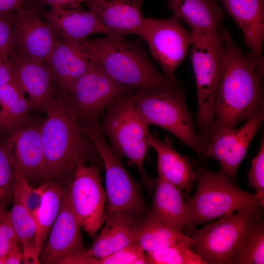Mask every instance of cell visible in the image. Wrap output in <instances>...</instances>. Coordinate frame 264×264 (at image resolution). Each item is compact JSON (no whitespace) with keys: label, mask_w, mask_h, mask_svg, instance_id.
Returning a JSON list of instances; mask_svg holds the SVG:
<instances>
[{"label":"cell","mask_w":264,"mask_h":264,"mask_svg":"<svg viewBox=\"0 0 264 264\" xmlns=\"http://www.w3.org/2000/svg\"><path fill=\"white\" fill-rule=\"evenodd\" d=\"M44 111L46 117L41 129L44 159L42 183L58 181L67 185L79 163L103 164L93 142L81 130L64 90L57 86Z\"/></svg>","instance_id":"cell-1"},{"label":"cell","mask_w":264,"mask_h":264,"mask_svg":"<svg viewBox=\"0 0 264 264\" xmlns=\"http://www.w3.org/2000/svg\"><path fill=\"white\" fill-rule=\"evenodd\" d=\"M223 39L224 58L214 102L212 133L222 129L236 128L238 123L264 109V79L258 74L254 61L236 44L225 29Z\"/></svg>","instance_id":"cell-2"},{"label":"cell","mask_w":264,"mask_h":264,"mask_svg":"<svg viewBox=\"0 0 264 264\" xmlns=\"http://www.w3.org/2000/svg\"><path fill=\"white\" fill-rule=\"evenodd\" d=\"M81 41L94 54L106 72L123 86L152 91L168 90L180 86L169 81L157 70L139 42L115 35Z\"/></svg>","instance_id":"cell-3"},{"label":"cell","mask_w":264,"mask_h":264,"mask_svg":"<svg viewBox=\"0 0 264 264\" xmlns=\"http://www.w3.org/2000/svg\"><path fill=\"white\" fill-rule=\"evenodd\" d=\"M133 93L123 96L111 104L102 116V134L109 139L112 149L135 166L148 192L155 186L156 177L151 178L144 166L150 146L148 125L139 113Z\"/></svg>","instance_id":"cell-4"},{"label":"cell","mask_w":264,"mask_h":264,"mask_svg":"<svg viewBox=\"0 0 264 264\" xmlns=\"http://www.w3.org/2000/svg\"><path fill=\"white\" fill-rule=\"evenodd\" d=\"M197 187L186 202L187 228L195 229L242 209L260 204L256 194L242 191L233 183L195 163Z\"/></svg>","instance_id":"cell-5"},{"label":"cell","mask_w":264,"mask_h":264,"mask_svg":"<svg viewBox=\"0 0 264 264\" xmlns=\"http://www.w3.org/2000/svg\"><path fill=\"white\" fill-rule=\"evenodd\" d=\"M136 90L115 81L98 62L66 93L81 130L91 140L101 133L100 119L106 110L119 98Z\"/></svg>","instance_id":"cell-6"},{"label":"cell","mask_w":264,"mask_h":264,"mask_svg":"<svg viewBox=\"0 0 264 264\" xmlns=\"http://www.w3.org/2000/svg\"><path fill=\"white\" fill-rule=\"evenodd\" d=\"M134 97L145 122L167 131L197 154L203 156L204 145L195 130L185 100V89L180 85L172 89L152 91L137 90Z\"/></svg>","instance_id":"cell-7"},{"label":"cell","mask_w":264,"mask_h":264,"mask_svg":"<svg viewBox=\"0 0 264 264\" xmlns=\"http://www.w3.org/2000/svg\"><path fill=\"white\" fill-rule=\"evenodd\" d=\"M193 35L191 59L197 88L198 132L205 146L213 131L214 102L222 69L224 44L223 34Z\"/></svg>","instance_id":"cell-8"},{"label":"cell","mask_w":264,"mask_h":264,"mask_svg":"<svg viewBox=\"0 0 264 264\" xmlns=\"http://www.w3.org/2000/svg\"><path fill=\"white\" fill-rule=\"evenodd\" d=\"M105 170L106 218L117 217L137 224L149 212L140 185L131 176L121 157L100 133L92 139Z\"/></svg>","instance_id":"cell-9"},{"label":"cell","mask_w":264,"mask_h":264,"mask_svg":"<svg viewBox=\"0 0 264 264\" xmlns=\"http://www.w3.org/2000/svg\"><path fill=\"white\" fill-rule=\"evenodd\" d=\"M260 204L249 207L208 222L196 229L191 246L207 264H228L246 230L263 212Z\"/></svg>","instance_id":"cell-10"},{"label":"cell","mask_w":264,"mask_h":264,"mask_svg":"<svg viewBox=\"0 0 264 264\" xmlns=\"http://www.w3.org/2000/svg\"><path fill=\"white\" fill-rule=\"evenodd\" d=\"M135 34L147 42L165 77L173 83H179L175 71L191 47L193 40L191 32L172 16L167 19L145 18Z\"/></svg>","instance_id":"cell-11"},{"label":"cell","mask_w":264,"mask_h":264,"mask_svg":"<svg viewBox=\"0 0 264 264\" xmlns=\"http://www.w3.org/2000/svg\"><path fill=\"white\" fill-rule=\"evenodd\" d=\"M102 165L79 163L67 184L73 210L81 227L91 237L106 220V193L100 176Z\"/></svg>","instance_id":"cell-12"},{"label":"cell","mask_w":264,"mask_h":264,"mask_svg":"<svg viewBox=\"0 0 264 264\" xmlns=\"http://www.w3.org/2000/svg\"><path fill=\"white\" fill-rule=\"evenodd\" d=\"M264 119V109L255 112L239 129L226 128L214 132L205 146L203 157L219 161L217 173L232 183L235 182L239 166Z\"/></svg>","instance_id":"cell-13"},{"label":"cell","mask_w":264,"mask_h":264,"mask_svg":"<svg viewBox=\"0 0 264 264\" xmlns=\"http://www.w3.org/2000/svg\"><path fill=\"white\" fill-rule=\"evenodd\" d=\"M42 122H32L0 133L14 169L22 174L33 187L42 183L44 159L41 136Z\"/></svg>","instance_id":"cell-14"},{"label":"cell","mask_w":264,"mask_h":264,"mask_svg":"<svg viewBox=\"0 0 264 264\" xmlns=\"http://www.w3.org/2000/svg\"><path fill=\"white\" fill-rule=\"evenodd\" d=\"M37 7L25 6L11 13L13 51L20 57L46 64L58 38L39 16Z\"/></svg>","instance_id":"cell-15"},{"label":"cell","mask_w":264,"mask_h":264,"mask_svg":"<svg viewBox=\"0 0 264 264\" xmlns=\"http://www.w3.org/2000/svg\"><path fill=\"white\" fill-rule=\"evenodd\" d=\"M81 228L71 207L66 185L59 213L39 254L40 264H63L85 250Z\"/></svg>","instance_id":"cell-16"},{"label":"cell","mask_w":264,"mask_h":264,"mask_svg":"<svg viewBox=\"0 0 264 264\" xmlns=\"http://www.w3.org/2000/svg\"><path fill=\"white\" fill-rule=\"evenodd\" d=\"M98 62L94 54L81 40L58 39L46 64L56 85L67 92Z\"/></svg>","instance_id":"cell-17"},{"label":"cell","mask_w":264,"mask_h":264,"mask_svg":"<svg viewBox=\"0 0 264 264\" xmlns=\"http://www.w3.org/2000/svg\"><path fill=\"white\" fill-rule=\"evenodd\" d=\"M241 29L248 53L264 78V0H220Z\"/></svg>","instance_id":"cell-18"},{"label":"cell","mask_w":264,"mask_h":264,"mask_svg":"<svg viewBox=\"0 0 264 264\" xmlns=\"http://www.w3.org/2000/svg\"><path fill=\"white\" fill-rule=\"evenodd\" d=\"M9 58L13 64L15 80L28 94L32 110H44L57 88L48 66L22 58L13 51Z\"/></svg>","instance_id":"cell-19"},{"label":"cell","mask_w":264,"mask_h":264,"mask_svg":"<svg viewBox=\"0 0 264 264\" xmlns=\"http://www.w3.org/2000/svg\"><path fill=\"white\" fill-rule=\"evenodd\" d=\"M37 12L56 35L62 39L81 41L95 33L112 35L90 10L85 11L80 7H51L45 11L38 9Z\"/></svg>","instance_id":"cell-20"},{"label":"cell","mask_w":264,"mask_h":264,"mask_svg":"<svg viewBox=\"0 0 264 264\" xmlns=\"http://www.w3.org/2000/svg\"><path fill=\"white\" fill-rule=\"evenodd\" d=\"M14 170L15 182L12 206L9 213L22 250V264H40L35 253L36 224L27 198L28 190L31 186L21 173L16 169Z\"/></svg>","instance_id":"cell-21"},{"label":"cell","mask_w":264,"mask_h":264,"mask_svg":"<svg viewBox=\"0 0 264 264\" xmlns=\"http://www.w3.org/2000/svg\"><path fill=\"white\" fill-rule=\"evenodd\" d=\"M172 17L185 22L192 34L221 36L223 11L214 0H166Z\"/></svg>","instance_id":"cell-22"},{"label":"cell","mask_w":264,"mask_h":264,"mask_svg":"<svg viewBox=\"0 0 264 264\" xmlns=\"http://www.w3.org/2000/svg\"><path fill=\"white\" fill-rule=\"evenodd\" d=\"M143 0H86L85 3L112 35L135 34L144 17Z\"/></svg>","instance_id":"cell-23"},{"label":"cell","mask_w":264,"mask_h":264,"mask_svg":"<svg viewBox=\"0 0 264 264\" xmlns=\"http://www.w3.org/2000/svg\"><path fill=\"white\" fill-rule=\"evenodd\" d=\"M149 142L157 155L158 175L187 195L193 187L196 172L188 156L179 154L169 139L161 141L150 133Z\"/></svg>","instance_id":"cell-24"},{"label":"cell","mask_w":264,"mask_h":264,"mask_svg":"<svg viewBox=\"0 0 264 264\" xmlns=\"http://www.w3.org/2000/svg\"><path fill=\"white\" fill-rule=\"evenodd\" d=\"M154 189L148 213L174 230L184 234L188 221L184 194L175 185L158 176Z\"/></svg>","instance_id":"cell-25"},{"label":"cell","mask_w":264,"mask_h":264,"mask_svg":"<svg viewBox=\"0 0 264 264\" xmlns=\"http://www.w3.org/2000/svg\"><path fill=\"white\" fill-rule=\"evenodd\" d=\"M105 225L86 251L92 264L100 259L135 242L136 224L117 217H107Z\"/></svg>","instance_id":"cell-26"},{"label":"cell","mask_w":264,"mask_h":264,"mask_svg":"<svg viewBox=\"0 0 264 264\" xmlns=\"http://www.w3.org/2000/svg\"><path fill=\"white\" fill-rule=\"evenodd\" d=\"M24 93L15 80L0 86V133L33 121L29 115L32 105Z\"/></svg>","instance_id":"cell-27"},{"label":"cell","mask_w":264,"mask_h":264,"mask_svg":"<svg viewBox=\"0 0 264 264\" xmlns=\"http://www.w3.org/2000/svg\"><path fill=\"white\" fill-rule=\"evenodd\" d=\"M44 183L41 203L33 212L36 224L35 253L38 258L59 213L66 186L58 181Z\"/></svg>","instance_id":"cell-28"},{"label":"cell","mask_w":264,"mask_h":264,"mask_svg":"<svg viewBox=\"0 0 264 264\" xmlns=\"http://www.w3.org/2000/svg\"><path fill=\"white\" fill-rule=\"evenodd\" d=\"M191 238L174 230L149 213L136 225L135 242L146 253L163 249Z\"/></svg>","instance_id":"cell-29"},{"label":"cell","mask_w":264,"mask_h":264,"mask_svg":"<svg viewBox=\"0 0 264 264\" xmlns=\"http://www.w3.org/2000/svg\"><path fill=\"white\" fill-rule=\"evenodd\" d=\"M264 212L248 226L230 261L231 264H264Z\"/></svg>","instance_id":"cell-30"},{"label":"cell","mask_w":264,"mask_h":264,"mask_svg":"<svg viewBox=\"0 0 264 264\" xmlns=\"http://www.w3.org/2000/svg\"><path fill=\"white\" fill-rule=\"evenodd\" d=\"M192 238L175 243L163 249L147 252L149 264H207L193 251Z\"/></svg>","instance_id":"cell-31"},{"label":"cell","mask_w":264,"mask_h":264,"mask_svg":"<svg viewBox=\"0 0 264 264\" xmlns=\"http://www.w3.org/2000/svg\"><path fill=\"white\" fill-rule=\"evenodd\" d=\"M15 182L14 168L0 136V207L12 203Z\"/></svg>","instance_id":"cell-32"},{"label":"cell","mask_w":264,"mask_h":264,"mask_svg":"<svg viewBox=\"0 0 264 264\" xmlns=\"http://www.w3.org/2000/svg\"><path fill=\"white\" fill-rule=\"evenodd\" d=\"M149 264L147 253L136 242L98 259L95 262V264Z\"/></svg>","instance_id":"cell-33"},{"label":"cell","mask_w":264,"mask_h":264,"mask_svg":"<svg viewBox=\"0 0 264 264\" xmlns=\"http://www.w3.org/2000/svg\"><path fill=\"white\" fill-rule=\"evenodd\" d=\"M247 174L248 185L256 191L257 199L264 207V140L263 139L259 151L251 160Z\"/></svg>","instance_id":"cell-34"},{"label":"cell","mask_w":264,"mask_h":264,"mask_svg":"<svg viewBox=\"0 0 264 264\" xmlns=\"http://www.w3.org/2000/svg\"><path fill=\"white\" fill-rule=\"evenodd\" d=\"M19 240L13 228L9 211L0 207V257L4 258Z\"/></svg>","instance_id":"cell-35"},{"label":"cell","mask_w":264,"mask_h":264,"mask_svg":"<svg viewBox=\"0 0 264 264\" xmlns=\"http://www.w3.org/2000/svg\"><path fill=\"white\" fill-rule=\"evenodd\" d=\"M11 13L0 15V59L7 60L14 48V34Z\"/></svg>","instance_id":"cell-36"},{"label":"cell","mask_w":264,"mask_h":264,"mask_svg":"<svg viewBox=\"0 0 264 264\" xmlns=\"http://www.w3.org/2000/svg\"><path fill=\"white\" fill-rule=\"evenodd\" d=\"M15 80L14 66L11 60L0 62V86Z\"/></svg>","instance_id":"cell-37"},{"label":"cell","mask_w":264,"mask_h":264,"mask_svg":"<svg viewBox=\"0 0 264 264\" xmlns=\"http://www.w3.org/2000/svg\"><path fill=\"white\" fill-rule=\"evenodd\" d=\"M86 0H38L43 5H49L51 7L63 8H75L80 7L81 4Z\"/></svg>","instance_id":"cell-38"},{"label":"cell","mask_w":264,"mask_h":264,"mask_svg":"<svg viewBox=\"0 0 264 264\" xmlns=\"http://www.w3.org/2000/svg\"><path fill=\"white\" fill-rule=\"evenodd\" d=\"M23 254L19 242L13 245L10 250L4 257V264H22Z\"/></svg>","instance_id":"cell-39"},{"label":"cell","mask_w":264,"mask_h":264,"mask_svg":"<svg viewBox=\"0 0 264 264\" xmlns=\"http://www.w3.org/2000/svg\"><path fill=\"white\" fill-rule=\"evenodd\" d=\"M29 0H0V15L7 14L25 6Z\"/></svg>","instance_id":"cell-40"},{"label":"cell","mask_w":264,"mask_h":264,"mask_svg":"<svg viewBox=\"0 0 264 264\" xmlns=\"http://www.w3.org/2000/svg\"><path fill=\"white\" fill-rule=\"evenodd\" d=\"M0 264H4V258L0 257Z\"/></svg>","instance_id":"cell-41"},{"label":"cell","mask_w":264,"mask_h":264,"mask_svg":"<svg viewBox=\"0 0 264 264\" xmlns=\"http://www.w3.org/2000/svg\"><path fill=\"white\" fill-rule=\"evenodd\" d=\"M1 60H1V59H0V62Z\"/></svg>","instance_id":"cell-42"},{"label":"cell","mask_w":264,"mask_h":264,"mask_svg":"<svg viewBox=\"0 0 264 264\" xmlns=\"http://www.w3.org/2000/svg\"></svg>","instance_id":"cell-43"}]
</instances>
